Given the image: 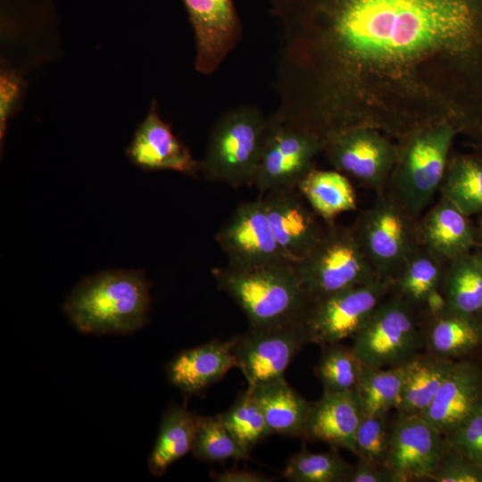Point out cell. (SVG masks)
<instances>
[{
	"mask_svg": "<svg viewBox=\"0 0 482 482\" xmlns=\"http://www.w3.org/2000/svg\"><path fill=\"white\" fill-rule=\"evenodd\" d=\"M197 415L186 406L170 405L164 412L158 436L148 458V470L162 476L174 462L191 452Z\"/></svg>",
	"mask_w": 482,
	"mask_h": 482,
	"instance_id": "obj_26",
	"label": "cell"
},
{
	"mask_svg": "<svg viewBox=\"0 0 482 482\" xmlns=\"http://www.w3.org/2000/svg\"><path fill=\"white\" fill-rule=\"evenodd\" d=\"M325 142L306 130L282 124L270 116L253 185L263 195L274 188H296L314 168Z\"/></svg>",
	"mask_w": 482,
	"mask_h": 482,
	"instance_id": "obj_11",
	"label": "cell"
},
{
	"mask_svg": "<svg viewBox=\"0 0 482 482\" xmlns=\"http://www.w3.org/2000/svg\"><path fill=\"white\" fill-rule=\"evenodd\" d=\"M192 454L206 462L241 460L248 456L224 427L220 415L197 416Z\"/></svg>",
	"mask_w": 482,
	"mask_h": 482,
	"instance_id": "obj_34",
	"label": "cell"
},
{
	"mask_svg": "<svg viewBox=\"0 0 482 482\" xmlns=\"http://www.w3.org/2000/svg\"><path fill=\"white\" fill-rule=\"evenodd\" d=\"M390 425L387 414L362 417L354 439L353 453L358 459L385 465L389 449Z\"/></svg>",
	"mask_w": 482,
	"mask_h": 482,
	"instance_id": "obj_35",
	"label": "cell"
},
{
	"mask_svg": "<svg viewBox=\"0 0 482 482\" xmlns=\"http://www.w3.org/2000/svg\"><path fill=\"white\" fill-rule=\"evenodd\" d=\"M431 480L436 482H482V466L459 453L448 445L445 438V448Z\"/></svg>",
	"mask_w": 482,
	"mask_h": 482,
	"instance_id": "obj_36",
	"label": "cell"
},
{
	"mask_svg": "<svg viewBox=\"0 0 482 482\" xmlns=\"http://www.w3.org/2000/svg\"><path fill=\"white\" fill-rule=\"evenodd\" d=\"M295 266L312 303L378 278L353 227L335 222L327 223L318 243Z\"/></svg>",
	"mask_w": 482,
	"mask_h": 482,
	"instance_id": "obj_6",
	"label": "cell"
},
{
	"mask_svg": "<svg viewBox=\"0 0 482 482\" xmlns=\"http://www.w3.org/2000/svg\"><path fill=\"white\" fill-rule=\"evenodd\" d=\"M419 219L385 191L376 195L353 225L361 246L377 276L395 281L420 245Z\"/></svg>",
	"mask_w": 482,
	"mask_h": 482,
	"instance_id": "obj_7",
	"label": "cell"
},
{
	"mask_svg": "<svg viewBox=\"0 0 482 482\" xmlns=\"http://www.w3.org/2000/svg\"><path fill=\"white\" fill-rule=\"evenodd\" d=\"M211 478L218 482H270L274 480L273 478L249 470L213 471Z\"/></svg>",
	"mask_w": 482,
	"mask_h": 482,
	"instance_id": "obj_40",
	"label": "cell"
},
{
	"mask_svg": "<svg viewBox=\"0 0 482 482\" xmlns=\"http://www.w3.org/2000/svg\"><path fill=\"white\" fill-rule=\"evenodd\" d=\"M149 285L139 271L90 277L69 295L64 311L76 328L92 334H129L147 321Z\"/></svg>",
	"mask_w": 482,
	"mask_h": 482,
	"instance_id": "obj_3",
	"label": "cell"
},
{
	"mask_svg": "<svg viewBox=\"0 0 482 482\" xmlns=\"http://www.w3.org/2000/svg\"><path fill=\"white\" fill-rule=\"evenodd\" d=\"M446 263L420 245L395 278L392 292L420 307L432 291L442 287Z\"/></svg>",
	"mask_w": 482,
	"mask_h": 482,
	"instance_id": "obj_30",
	"label": "cell"
},
{
	"mask_svg": "<svg viewBox=\"0 0 482 482\" xmlns=\"http://www.w3.org/2000/svg\"><path fill=\"white\" fill-rule=\"evenodd\" d=\"M233 343L212 339L180 352L166 366L169 382L187 396L203 393L237 367Z\"/></svg>",
	"mask_w": 482,
	"mask_h": 482,
	"instance_id": "obj_19",
	"label": "cell"
},
{
	"mask_svg": "<svg viewBox=\"0 0 482 482\" xmlns=\"http://www.w3.org/2000/svg\"><path fill=\"white\" fill-rule=\"evenodd\" d=\"M215 240L232 267L288 261L274 237L262 197L239 204L218 230Z\"/></svg>",
	"mask_w": 482,
	"mask_h": 482,
	"instance_id": "obj_14",
	"label": "cell"
},
{
	"mask_svg": "<svg viewBox=\"0 0 482 482\" xmlns=\"http://www.w3.org/2000/svg\"><path fill=\"white\" fill-rule=\"evenodd\" d=\"M220 415L224 427L247 456L260 442L271 435L248 386L238 395L233 405Z\"/></svg>",
	"mask_w": 482,
	"mask_h": 482,
	"instance_id": "obj_31",
	"label": "cell"
},
{
	"mask_svg": "<svg viewBox=\"0 0 482 482\" xmlns=\"http://www.w3.org/2000/svg\"><path fill=\"white\" fill-rule=\"evenodd\" d=\"M427 317L425 341L428 351L452 359L482 343V327L473 315L446 309Z\"/></svg>",
	"mask_w": 482,
	"mask_h": 482,
	"instance_id": "obj_25",
	"label": "cell"
},
{
	"mask_svg": "<svg viewBox=\"0 0 482 482\" xmlns=\"http://www.w3.org/2000/svg\"><path fill=\"white\" fill-rule=\"evenodd\" d=\"M296 188H274L262 195L266 214L285 257L301 261L318 243L324 229Z\"/></svg>",
	"mask_w": 482,
	"mask_h": 482,
	"instance_id": "obj_16",
	"label": "cell"
},
{
	"mask_svg": "<svg viewBox=\"0 0 482 482\" xmlns=\"http://www.w3.org/2000/svg\"><path fill=\"white\" fill-rule=\"evenodd\" d=\"M347 482H396V480L385 465L358 459L352 467Z\"/></svg>",
	"mask_w": 482,
	"mask_h": 482,
	"instance_id": "obj_39",
	"label": "cell"
},
{
	"mask_svg": "<svg viewBox=\"0 0 482 482\" xmlns=\"http://www.w3.org/2000/svg\"><path fill=\"white\" fill-rule=\"evenodd\" d=\"M454 361L427 351L403 363L402 392L395 407L398 414L421 415L429 406L450 372Z\"/></svg>",
	"mask_w": 482,
	"mask_h": 482,
	"instance_id": "obj_23",
	"label": "cell"
},
{
	"mask_svg": "<svg viewBox=\"0 0 482 482\" xmlns=\"http://www.w3.org/2000/svg\"><path fill=\"white\" fill-rule=\"evenodd\" d=\"M250 388L271 435L303 438L311 402L293 389L284 377Z\"/></svg>",
	"mask_w": 482,
	"mask_h": 482,
	"instance_id": "obj_22",
	"label": "cell"
},
{
	"mask_svg": "<svg viewBox=\"0 0 482 482\" xmlns=\"http://www.w3.org/2000/svg\"><path fill=\"white\" fill-rule=\"evenodd\" d=\"M415 307L391 292L353 337V349L362 364L386 368L403 364L420 353L422 336Z\"/></svg>",
	"mask_w": 482,
	"mask_h": 482,
	"instance_id": "obj_8",
	"label": "cell"
},
{
	"mask_svg": "<svg viewBox=\"0 0 482 482\" xmlns=\"http://www.w3.org/2000/svg\"><path fill=\"white\" fill-rule=\"evenodd\" d=\"M444 448L445 436L422 416L398 414L385 465L396 482L431 480Z\"/></svg>",
	"mask_w": 482,
	"mask_h": 482,
	"instance_id": "obj_13",
	"label": "cell"
},
{
	"mask_svg": "<svg viewBox=\"0 0 482 482\" xmlns=\"http://www.w3.org/2000/svg\"><path fill=\"white\" fill-rule=\"evenodd\" d=\"M131 161L146 170H170L196 176L200 164L159 116L153 103L128 149Z\"/></svg>",
	"mask_w": 482,
	"mask_h": 482,
	"instance_id": "obj_18",
	"label": "cell"
},
{
	"mask_svg": "<svg viewBox=\"0 0 482 482\" xmlns=\"http://www.w3.org/2000/svg\"><path fill=\"white\" fill-rule=\"evenodd\" d=\"M268 127L269 118L254 105L226 111L211 130L200 170L232 187L253 186Z\"/></svg>",
	"mask_w": 482,
	"mask_h": 482,
	"instance_id": "obj_5",
	"label": "cell"
},
{
	"mask_svg": "<svg viewBox=\"0 0 482 482\" xmlns=\"http://www.w3.org/2000/svg\"><path fill=\"white\" fill-rule=\"evenodd\" d=\"M195 38L198 72H215L242 38V23L233 0H182Z\"/></svg>",
	"mask_w": 482,
	"mask_h": 482,
	"instance_id": "obj_15",
	"label": "cell"
},
{
	"mask_svg": "<svg viewBox=\"0 0 482 482\" xmlns=\"http://www.w3.org/2000/svg\"><path fill=\"white\" fill-rule=\"evenodd\" d=\"M323 154L336 170L379 195L386 189L398 147L375 128L355 127L329 137Z\"/></svg>",
	"mask_w": 482,
	"mask_h": 482,
	"instance_id": "obj_10",
	"label": "cell"
},
{
	"mask_svg": "<svg viewBox=\"0 0 482 482\" xmlns=\"http://www.w3.org/2000/svg\"><path fill=\"white\" fill-rule=\"evenodd\" d=\"M20 80L13 73L4 72L0 78V138L5 134L6 121L19 97Z\"/></svg>",
	"mask_w": 482,
	"mask_h": 482,
	"instance_id": "obj_38",
	"label": "cell"
},
{
	"mask_svg": "<svg viewBox=\"0 0 482 482\" xmlns=\"http://www.w3.org/2000/svg\"><path fill=\"white\" fill-rule=\"evenodd\" d=\"M362 365L351 346L334 343L322 345L314 373L325 393L354 391Z\"/></svg>",
	"mask_w": 482,
	"mask_h": 482,
	"instance_id": "obj_33",
	"label": "cell"
},
{
	"mask_svg": "<svg viewBox=\"0 0 482 482\" xmlns=\"http://www.w3.org/2000/svg\"><path fill=\"white\" fill-rule=\"evenodd\" d=\"M445 438L459 453L482 466V406Z\"/></svg>",
	"mask_w": 482,
	"mask_h": 482,
	"instance_id": "obj_37",
	"label": "cell"
},
{
	"mask_svg": "<svg viewBox=\"0 0 482 482\" xmlns=\"http://www.w3.org/2000/svg\"><path fill=\"white\" fill-rule=\"evenodd\" d=\"M352 467L337 448L318 453L303 448L291 456L282 475L290 482H347Z\"/></svg>",
	"mask_w": 482,
	"mask_h": 482,
	"instance_id": "obj_32",
	"label": "cell"
},
{
	"mask_svg": "<svg viewBox=\"0 0 482 482\" xmlns=\"http://www.w3.org/2000/svg\"><path fill=\"white\" fill-rule=\"evenodd\" d=\"M403 375V364L386 368L362 365L354 391L363 416L386 415L395 409Z\"/></svg>",
	"mask_w": 482,
	"mask_h": 482,
	"instance_id": "obj_29",
	"label": "cell"
},
{
	"mask_svg": "<svg viewBox=\"0 0 482 482\" xmlns=\"http://www.w3.org/2000/svg\"><path fill=\"white\" fill-rule=\"evenodd\" d=\"M218 287L245 313L249 328H266L303 320L312 300L288 261L212 270Z\"/></svg>",
	"mask_w": 482,
	"mask_h": 482,
	"instance_id": "obj_2",
	"label": "cell"
},
{
	"mask_svg": "<svg viewBox=\"0 0 482 482\" xmlns=\"http://www.w3.org/2000/svg\"><path fill=\"white\" fill-rule=\"evenodd\" d=\"M482 406V372L469 362H454L429 406L420 415L444 436Z\"/></svg>",
	"mask_w": 482,
	"mask_h": 482,
	"instance_id": "obj_17",
	"label": "cell"
},
{
	"mask_svg": "<svg viewBox=\"0 0 482 482\" xmlns=\"http://www.w3.org/2000/svg\"><path fill=\"white\" fill-rule=\"evenodd\" d=\"M362 417L355 391L323 392L311 404L303 438L353 453L355 435Z\"/></svg>",
	"mask_w": 482,
	"mask_h": 482,
	"instance_id": "obj_20",
	"label": "cell"
},
{
	"mask_svg": "<svg viewBox=\"0 0 482 482\" xmlns=\"http://www.w3.org/2000/svg\"><path fill=\"white\" fill-rule=\"evenodd\" d=\"M237 368L248 387L284 377L296 354L309 344L303 319L252 328L233 338Z\"/></svg>",
	"mask_w": 482,
	"mask_h": 482,
	"instance_id": "obj_12",
	"label": "cell"
},
{
	"mask_svg": "<svg viewBox=\"0 0 482 482\" xmlns=\"http://www.w3.org/2000/svg\"><path fill=\"white\" fill-rule=\"evenodd\" d=\"M467 216L440 196L419 219L420 244L446 262L469 253L475 240Z\"/></svg>",
	"mask_w": 482,
	"mask_h": 482,
	"instance_id": "obj_21",
	"label": "cell"
},
{
	"mask_svg": "<svg viewBox=\"0 0 482 482\" xmlns=\"http://www.w3.org/2000/svg\"><path fill=\"white\" fill-rule=\"evenodd\" d=\"M272 118L324 142L449 123L482 140V0H271Z\"/></svg>",
	"mask_w": 482,
	"mask_h": 482,
	"instance_id": "obj_1",
	"label": "cell"
},
{
	"mask_svg": "<svg viewBox=\"0 0 482 482\" xmlns=\"http://www.w3.org/2000/svg\"><path fill=\"white\" fill-rule=\"evenodd\" d=\"M393 287L394 281L378 278L312 302L303 317L309 344L322 346L353 338Z\"/></svg>",
	"mask_w": 482,
	"mask_h": 482,
	"instance_id": "obj_9",
	"label": "cell"
},
{
	"mask_svg": "<svg viewBox=\"0 0 482 482\" xmlns=\"http://www.w3.org/2000/svg\"><path fill=\"white\" fill-rule=\"evenodd\" d=\"M296 189L326 223L334 222L339 214L357 208V196L349 178L336 170L314 167L301 179Z\"/></svg>",
	"mask_w": 482,
	"mask_h": 482,
	"instance_id": "obj_24",
	"label": "cell"
},
{
	"mask_svg": "<svg viewBox=\"0 0 482 482\" xmlns=\"http://www.w3.org/2000/svg\"><path fill=\"white\" fill-rule=\"evenodd\" d=\"M439 192L467 215L482 212V157H450Z\"/></svg>",
	"mask_w": 482,
	"mask_h": 482,
	"instance_id": "obj_28",
	"label": "cell"
},
{
	"mask_svg": "<svg viewBox=\"0 0 482 482\" xmlns=\"http://www.w3.org/2000/svg\"><path fill=\"white\" fill-rule=\"evenodd\" d=\"M457 130L442 123L396 141L398 154L386 191L420 219L445 178Z\"/></svg>",
	"mask_w": 482,
	"mask_h": 482,
	"instance_id": "obj_4",
	"label": "cell"
},
{
	"mask_svg": "<svg viewBox=\"0 0 482 482\" xmlns=\"http://www.w3.org/2000/svg\"><path fill=\"white\" fill-rule=\"evenodd\" d=\"M441 288L447 309L473 316L482 311V258L466 253L447 262Z\"/></svg>",
	"mask_w": 482,
	"mask_h": 482,
	"instance_id": "obj_27",
	"label": "cell"
}]
</instances>
